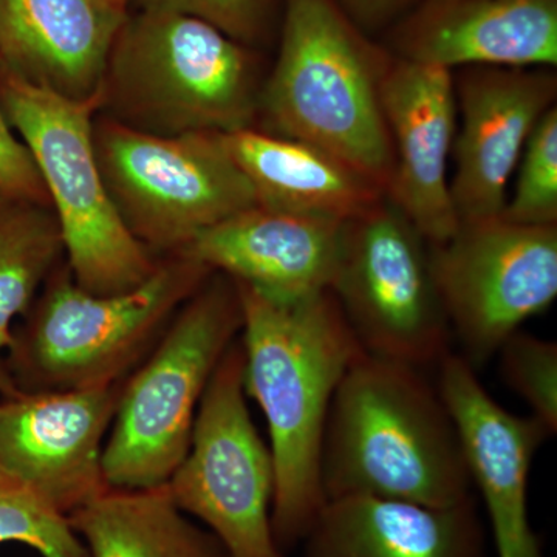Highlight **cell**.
<instances>
[{
	"label": "cell",
	"mask_w": 557,
	"mask_h": 557,
	"mask_svg": "<svg viewBox=\"0 0 557 557\" xmlns=\"http://www.w3.org/2000/svg\"><path fill=\"white\" fill-rule=\"evenodd\" d=\"M236 285L244 318L245 392L269 424L271 528L284 552L304 541L327 502L321 458L330 406L347 370L368 351L330 289L276 300Z\"/></svg>",
	"instance_id": "cell-1"
},
{
	"label": "cell",
	"mask_w": 557,
	"mask_h": 557,
	"mask_svg": "<svg viewBox=\"0 0 557 557\" xmlns=\"http://www.w3.org/2000/svg\"><path fill=\"white\" fill-rule=\"evenodd\" d=\"M325 498L449 507L471 496L456 426L420 369L364 354L336 388L321 458Z\"/></svg>",
	"instance_id": "cell-2"
},
{
	"label": "cell",
	"mask_w": 557,
	"mask_h": 557,
	"mask_svg": "<svg viewBox=\"0 0 557 557\" xmlns=\"http://www.w3.org/2000/svg\"><path fill=\"white\" fill-rule=\"evenodd\" d=\"M391 61L336 0H287L281 51L259 94L270 134L327 150L386 189L394 153L381 83Z\"/></svg>",
	"instance_id": "cell-3"
},
{
	"label": "cell",
	"mask_w": 557,
	"mask_h": 557,
	"mask_svg": "<svg viewBox=\"0 0 557 557\" xmlns=\"http://www.w3.org/2000/svg\"><path fill=\"white\" fill-rule=\"evenodd\" d=\"M212 273L177 252L138 287L101 296L81 288L67 265L57 267L7 350L17 391H84L126 380Z\"/></svg>",
	"instance_id": "cell-4"
},
{
	"label": "cell",
	"mask_w": 557,
	"mask_h": 557,
	"mask_svg": "<svg viewBox=\"0 0 557 557\" xmlns=\"http://www.w3.org/2000/svg\"><path fill=\"white\" fill-rule=\"evenodd\" d=\"M259 94L244 44L208 22L159 10L126 17L102 84L116 121L156 135L251 127Z\"/></svg>",
	"instance_id": "cell-5"
},
{
	"label": "cell",
	"mask_w": 557,
	"mask_h": 557,
	"mask_svg": "<svg viewBox=\"0 0 557 557\" xmlns=\"http://www.w3.org/2000/svg\"><path fill=\"white\" fill-rule=\"evenodd\" d=\"M239 289L212 273L171 319L148 357L124 380L102 471L110 487L166 485L182 463L212 373L240 335Z\"/></svg>",
	"instance_id": "cell-6"
},
{
	"label": "cell",
	"mask_w": 557,
	"mask_h": 557,
	"mask_svg": "<svg viewBox=\"0 0 557 557\" xmlns=\"http://www.w3.org/2000/svg\"><path fill=\"white\" fill-rule=\"evenodd\" d=\"M0 106L38 166L76 284L101 296L143 284L161 259L132 236L102 180L91 119L102 95L72 100L0 70Z\"/></svg>",
	"instance_id": "cell-7"
},
{
	"label": "cell",
	"mask_w": 557,
	"mask_h": 557,
	"mask_svg": "<svg viewBox=\"0 0 557 557\" xmlns=\"http://www.w3.org/2000/svg\"><path fill=\"white\" fill-rule=\"evenodd\" d=\"M94 143L120 218L156 256L177 255L203 231L258 207L225 134L156 135L101 120Z\"/></svg>",
	"instance_id": "cell-8"
},
{
	"label": "cell",
	"mask_w": 557,
	"mask_h": 557,
	"mask_svg": "<svg viewBox=\"0 0 557 557\" xmlns=\"http://www.w3.org/2000/svg\"><path fill=\"white\" fill-rule=\"evenodd\" d=\"M330 292L369 355L421 369L449 354L429 242L386 197L344 222Z\"/></svg>",
	"instance_id": "cell-9"
},
{
	"label": "cell",
	"mask_w": 557,
	"mask_h": 557,
	"mask_svg": "<svg viewBox=\"0 0 557 557\" xmlns=\"http://www.w3.org/2000/svg\"><path fill=\"white\" fill-rule=\"evenodd\" d=\"M166 486L175 505L201 520L230 557H285L271 528L273 457L249 413L239 339L209 380L188 453Z\"/></svg>",
	"instance_id": "cell-10"
},
{
	"label": "cell",
	"mask_w": 557,
	"mask_h": 557,
	"mask_svg": "<svg viewBox=\"0 0 557 557\" xmlns=\"http://www.w3.org/2000/svg\"><path fill=\"white\" fill-rule=\"evenodd\" d=\"M431 267L450 330L475 369L557 296V225L498 218L461 222L431 245Z\"/></svg>",
	"instance_id": "cell-11"
},
{
	"label": "cell",
	"mask_w": 557,
	"mask_h": 557,
	"mask_svg": "<svg viewBox=\"0 0 557 557\" xmlns=\"http://www.w3.org/2000/svg\"><path fill=\"white\" fill-rule=\"evenodd\" d=\"M123 383L62 392H16L0 399V469L64 515L109 490L104 438Z\"/></svg>",
	"instance_id": "cell-12"
},
{
	"label": "cell",
	"mask_w": 557,
	"mask_h": 557,
	"mask_svg": "<svg viewBox=\"0 0 557 557\" xmlns=\"http://www.w3.org/2000/svg\"><path fill=\"white\" fill-rule=\"evenodd\" d=\"M552 69L474 67L460 76L450 197L461 222L498 218L528 138L553 108Z\"/></svg>",
	"instance_id": "cell-13"
},
{
	"label": "cell",
	"mask_w": 557,
	"mask_h": 557,
	"mask_svg": "<svg viewBox=\"0 0 557 557\" xmlns=\"http://www.w3.org/2000/svg\"><path fill=\"white\" fill-rule=\"evenodd\" d=\"M381 104L394 153L386 199L429 244H443L460 226L448 178L457 132L453 72L405 58L391 61Z\"/></svg>",
	"instance_id": "cell-14"
},
{
	"label": "cell",
	"mask_w": 557,
	"mask_h": 557,
	"mask_svg": "<svg viewBox=\"0 0 557 557\" xmlns=\"http://www.w3.org/2000/svg\"><path fill=\"white\" fill-rule=\"evenodd\" d=\"M437 366V391L469 478L485 502L498 557H544L528 520V478L537 449L552 435L536 418L502 408L467 358L449 351Z\"/></svg>",
	"instance_id": "cell-15"
},
{
	"label": "cell",
	"mask_w": 557,
	"mask_h": 557,
	"mask_svg": "<svg viewBox=\"0 0 557 557\" xmlns=\"http://www.w3.org/2000/svg\"><path fill=\"white\" fill-rule=\"evenodd\" d=\"M344 222L247 209L200 233L182 255L276 300L329 292Z\"/></svg>",
	"instance_id": "cell-16"
},
{
	"label": "cell",
	"mask_w": 557,
	"mask_h": 557,
	"mask_svg": "<svg viewBox=\"0 0 557 557\" xmlns=\"http://www.w3.org/2000/svg\"><path fill=\"white\" fill-rule=\"evenodd\" d=\"M405 60L454 67L557 65V0H424L395 35Z\"/></svg>",
	"instance_id": "cell-17"
},
{
	"label": "cell",
	"mask_w": 557,
	"mask_h": 557,
	"mask_svg": "<svg viewBox=\"0 0 557 557\" xmlns=\"http://www.w3.org/2000/svg\"><path fill=\"white\" fill-rule=\"evenodd\" d=\"M126 17L91 0H0V70L72 100L100 97Z\"/></svg>",
	"instance_id": "cell-18"
},
{
	"label": "cell",
	"mask_w": 557,
	"mask_h": 557,
	"mask_svg": "<svg viewBox=\"0 0 557 557\" xmlns=\"http://www.w3.org/2000/svg\"><path fill=\"white\" fill-rule=\"evenodd\" d=\"M304 542L306 557H485V531L472 496L449 507L332 498Z\"/></svg>",
	"instance_id": "cell-19"
},
{
	"label": "cell",
	"mask_w": 557,
	"mask_h": 557,
	"mask_svg": "<svg viewBox=\"0 0 557 557\" xmlns=\"http://www.w3.org/2000/svg\"><path fill=\"white\" fill-rule=\"evenodd\" d=\"M225 139L258 207L270 211L347 222L386 197L376 180L309 143L252 127Z\"/></svg>",
	"instance_id": "cell-20"
},
{
	"label": "cell",
	"mask_w": 557,
	"mask_h": 557,
	"mask_svg": "<svg viewBox=\"0 0 557 557\" xmlns=\"http://www.w3.org/2000/svg\"><path fill=\"white\" fill-rule=\"evenodd\" d=\"M186 516L163 485L109 487L69 519L90 557H230L211 531Z\"/></svg>",
	"instance_id": "cell-21"
},
{
	"label": "cell",
	"mask_w": 557,
	"mask_h": 557,
	"mask_svg": "<svg viewBox=\"0 0 557 557\" xmlns=\"http://www.w3.org/2000/svg\"><path fill=\"white\" fill-rule=\"evenodd\" d=\"M62 252L60 226L49 208L0 197V351L9 350L14 321L32 309Z\"/></svg>",
	"instance_id": "cell-22"
},
{
	"label": "cell",
	"mask_w": 557,
	"mask_h": 557,
	"mask_svg": "<svg viewBox=\"0 0 557 557\" xmlns=\"http://www.w3.org/2000/svg\"><path fill=\"white\" fill-rule=\"evenodd\" d=\"M22 544L42 557H90L70 523L38 491L0 469V545Z\"/></svg>",
	"instance_id": "cell-23"
},
{
	"label": "cell",
	"mask_w": 557,
	"mask_h": 557,
	"mask_svg": "<svg viewBox=\"0 0 557 557\" xmlns=\"http://www.w3.org/2000/svg\"><path fill=\"white\" fill-rule=\"evenodd\" d=\"M515 194L500 218L519 225H557V109L542 116L519 160Z\"/></svg>",
	"instance_id": "cell-24"
},
{
	"label": "cell",
	"mask_w": 557,
	"mask_h": 557,
	"mask_svg": "<svg viewBox=\"0 0 557 557\" xmlns=\"http://www.w3.org/2000/svg\"><path fill=\"white\" fill-rule=\"evenodd\" d=\"M505 383L549 435L557 431V344L516 332L497 351Z\"/></svg>",
	"instance_id": "cell-25"
},
{
	"label": "cell",
	"mask_w": 557,
	"mask_h": 557,
	"mask_svg": "<svg viewBox=\"0 0 557 557\" xmlns=\"http://www.w3.org/2000/svg\"><path fill=\"white\" fill-rule=\"evenodd\" d=\"M141 7L196 17L231 39L248 44L262 33L269 0H141Z\"/></svg>",
	"instance_id": "cell-26"
},
{
	"label": "cell",
	"mask_w": 557,
	"mask_h": 557,
	"mask_svg": "<svg viewBox=\"0 0 557 557\" xmlns=\"http://www.w3.org/2000/svg\"><path fill=\"white\" fill-rule=\"evenodd\" d=\"M0 197L50 203L30 150L14 135L0 106Z\"/></svg>",
	"instance_id": "cell-27"
},
{
	"label": "cell",
	"mask_w": 557,
	"mask_h": 557,
	"mask_svg": "<svg viewBox=\"0 0 557 557\" xmlns=\"http://www.w3.org/2000/svg\"><path fill=\"white\" fill-rule=\"evenodd\" d=\"M336 2L351 20L375 27V25L384 24L392 17L398 16L416 0H336Z\"/></svg>",
	"instance_id": "cell-28"
},
{
	"label": "cell",
	"mask_w": 557,
	"mask_h": 557,
	"mask_svg": "<svg viewBox=\"0 0 557 557\" xmlns=\"http://www.w3.org/2000/svg\"><path fill=\"white\" fill-rule=\"evenodd\" d=\"M16 392L20 391H17L16 384H14L9 366H7L5 359L0 358V399L11 397Z\"/></svg>",
	"instance_id": "cell-29"
},
{
	"label": "cell",
	"mask_w": 557,
	"mask_h": 557,
	"mask_svg": "<svg viewBox=\"0 0 557 557\" xmlns=\"http://www.w3.org/2000/svg\"><path fill=\"white\" fill-rule=\"evenodd\" d=\"M97 3L101 9L112 11V13L121 14V16H127V5L129 0H91Z\"/></svg>",
	"instance_id": "cell-30"
}]
</instances>
